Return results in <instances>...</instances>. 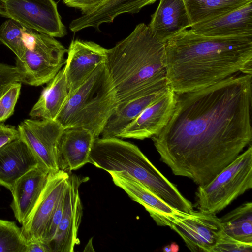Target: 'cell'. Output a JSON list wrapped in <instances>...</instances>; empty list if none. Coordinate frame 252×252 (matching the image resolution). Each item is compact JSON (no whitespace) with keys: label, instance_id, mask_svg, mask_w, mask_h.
<instances>
[{"label":"cell","instance_id":"cell-11","mask_svg":"<svg viewBox=\"0 0 252 252\" xmlns=\"http://www.w3.org/2000/svg\"><path fill=\"white\" fill-rule=\"evenodd\" d=\"M170 228L194 252H213L223 231L220 218L216 214L200 210H194Z\"/></svg>","mask_w":252,"mask_h":252},{"label":"cell","instance_id":"cell-10","mask_svg":"<svg viewBox=\"0 0 252 252\" xmlns=\"http://www.w3.org/2000/svg\"><path fill=\"white\" fill-rule=\"evenodd\" d=\"M68 178L69 173L62 170L49 174L40 196L22 224V232L26 241H42L48 222L66 190Z\"/></svg>","mask_w":252,"mask_h":252},{"label":"cell","instance_id":"cell-7","mask_svg":"<svg viewBox=\"0 0 252 252\" xmlns=\"http://www.w3.org/2000/svg\"><path fill=\"white\" fill-rule=\"evenodd\" d=\"M35 40L20 58L16 66L22 77V83L38 86L52 79L65 64L67 50L54 37L34 32Z\"/></svg>","mask_w":252,"mask_h":252},{"label":"cell","instance_id":"cell-32","mask_svg":"<svg viewBox=\"0 0 252 252\" xmlns=\"http://www.w3.org/2000/svg\"><path fill=\"white\" fill-rule=\"evenodd\" d=\"M67 6L80 9L82 14L94 9L106 0H63Z\"/></svg>","mask_w":252,"mask_h":252},{"label":"cell","instance_id":"cell-31","mask_svg":"<svg viewBox=\"0 0 252 252\" xmlns=\"http://www.w3.org/2000/svg\"><path fill=\"white\" fill-rule=\"evenodd\" d=\"M22 83V77L17 66L0 63V97L13 83Z\"/></svg>","mask_w":252,"mask_h":252},{"label":"cell","instance_id":"cell-30","mask_svg":"<svg viewBox=\"0 0 252 252\" xmlns=\"http://www.w3.org/2000/svg\"><path fill=\"white\" fill-rule=\"evenodd\" d=\"M65 192L50 218L43 235L41 241L47 244L54 238L62 218L65 206Z\"/></svg>","mask_w":252,"mask_h":252},{"label":"cell","instance_id":"cell-18","mask_svg":"<svg viewBox=\"0 0 252 252\" xmlns=\"http://www.w3.org/2000/svg\"><path fill=\"white\" fill-rule=\"evenodd\" d=\"M95 139L89 130L83 128L64 129L59 143V170L69 173L89 163Z\"/></svg>","mask_w":252,"mask_h":252},{"label":"cell","instance_id":"cell-8","mask_svg":"<svg viewBox=\"0 0 252 252\" xmlns=\"http://www.w3.org/2000/svg\"><path fill=\"white\" fill-rule=\"evenodd\" d=\"M0 16L54 37L67 34L53 0H0Z\"/></svg>","mask_w":252,"mask_h":252},{"label":"cell","instance_id":"cell-19","mask_svg":"<svg viewBox=\"0 0 252 252\" xmlns=\"http://www.w3.org/2000/svg\"><path fill=\"white\" fill-rule=\"evenodd\" d=\"M196 34L217 37L252 35V2L219 17L193 25Z\"/></svg>","mask_w":252,"mask_h":252},{"label":"cell","instance_id":"cell-1","mask_svg":"<svg viewBox=\"0 0 252 252\" xmlns=\"http://www.w3.org/2000/svg\"><path fill=\"white\" fill-rule=\"evenodd\" d=\"M252 86V75L239 73L176 94L171 118L151 137L175 175L204 185L251 145Z\"/></svg>","mask_w":252,"mask_h":252},{"label":"cell","instance_id":"cell-16","mask_svg":"<svg viewBox=\"0 0 252 252\" xmlns=\"http://www.w3.org/2000/svg\"><path fill=\"white\" fill-rule=\"evenodd\" d=\"M49 174L38 165L21 177L14 184L11 191L13 199L10 207L15 218L21 224L40 196Z\"/></svg>","mask_w":252,"mask_h":252},{"label":"cell","instance_id":"cell-3","mask_svg":"<svg viewBox=\"0 0 252 252\" xmlns=\"http://www.w3.org/2000/svg\"><path fill=\"white\" fill-rule=\"evenodd\" d=\"M105 64L118 104L170 88L166 78L165 43L157 38L144 23L108 49Z\"/></svg>","mask_w":252,"mask_h":252},{"label":"cell","instance_id":"cell-14","mask_svg":"<svg viewBox=\"0 0 252 252\" xmlns=\"http://www.w3.org/2000/svg\"><path fill=\"white\" fill-rule=\"evenodd\" d=\"M107 52V49L93 41L75 39L71 42L64 67L68 98L105 63Z\"/></svg>","mask_w":252,"mask_h":252},{"label":"cell","instance_id":"cell-21","mask_svg":"<svg viewBox=\"0 0 252 252\" xmlns=\"http://www.w3.org/2000/svg\"><path fill=\"white\" fill-rule=\"evenodd\" d=\"M170 89L155 91L118 104L103 127L100 135L101 138L118 137L146 108Z\"/></svg>","mask_w":252,"mask_h":252},{"label":"cell","instance_id":"cell-12","mask_svg":"<svg viewBox=\"0 0 252 252\" xmlns=\"http://www.w3.org/2000/svg\"><path fill=\"white\" fill-rule=\"evenodd\" d=\"M114 183L122 189L133 201L142 205L157 224L171 227L189 213L169 205L126 172L109 171Z\"/></svg>","mask_w":252,"mask_h":252},{"label":"cell","instance_id":"cell-13","mask_svg":"<svg viewBox=\"0 0 252 252\" xmlns=\"http://www.w3.org/2000/svg\"><path fill=\"white\" fill-rule=\"evenodd\" d=\"M86 178L69 173L63 213L54 238L48 244L51 252H73L79 243L78 231L83 214L79 189Z\"/></svg>","mask_w":252,"mask_h":252},{"label":"cell","instance_id":"cell-6","mask_svg":"<svg viewBox=\"0 0 252 252\" xmlns=\"http://www.w3.org/2000/svg\"><path fill=\"white\" fill-rule=\"evenodd\" d=\"M252 188V146L196 192L199 210L217 214Z\"/></svg>","mask_w":252,"mask_h":252},{"label":"cell","instance_id":"cell-15","mask_svg":"<svg viewBox=\"0 0 252 252\" xmlns=\"http://www.w3.org/2000/svg\"><path fill=\"white\" fill-rule=\"evenodd\" d=\"M176 102V94L170 89L146 108L117 138L144 140L158 134L171 118Z\"/></svg>","mask_w":252,"mask_h":252},{"label":"cell","instance_id":"cell-20","mask_svg":"<svg viewBox=\"0 0 252 252\" xmlns=\"http://www.w3.org/2000/svg\"><path fill=\"white\" fill-rule=\"evenodd\" d=\"M148 26L157 38L166 43L191 25L183 0H159Z\"/></svg>","mask_w":252,"mask_h":252},{"label":"cell","instance_id":"cell-22","mask_svg":"<svg viewBox=\"0 0 252 252\" xmlns=\"http://www.w3.org/2000/svg\"><path fill=\"white\" fill-rule=\"evenodd\" d=\"M64 67L51 79L30 112L32 119L55 120L68 98Z\"/></svg>","mask_w":252,"mask_h":252},{"label":"cell","instance_id":"cell-23","mask_svg":"<svg viewBox=\"0 0 252 252\" xmlns=\"http://www.w3.org/2000/svg\"><path fill=\"white\" fill-rule=\"evenodd\" d=\"M157 0H106L91 12L83 15V20L89 27L98 29L104 23H111L124 13L139 12L146 6Z\"/></svg>","mask_w":252,"mask_h":252},{"label":"cell","instance_id":"cell-4","mask_svg":"<svg viewBox=\"0 0 252 252\" xmlns=\"http://www.w3.org/2000/svg\"><path fill=\"white\" fill-rule=\"evenodd\" d=\"M89 163L108 172H126L171 206L186 213L194 211L192 204L130 142L117 137L95 138Z\"/></svg>","mask_w":252,"mask_h":252},{"label":"cell","instance_id":"cell-2","mask_svg":"<svg viewBox=\"0 0 252 252\" xmlns=\"http://www.w3.org/2000/svg\"><path fill=\"white\" fill-rule=\"evenodd\" d=\"M166 78L176 94L239 73L252 75V35L208 36L186 29L165 43Z\"/></svg>","mask_w":252,"mask_h":252},{"label":"cell","instance_id":"cell-33","mask_svg":"<svg viewBox=\"0 0 252 252\" xmlns=\"http://www.w3.org/2000/svg\"><path fill=\"white\" fill-rule=\"evenodd\" d=\"M19 138L18 129L14 126L0 123V149L7 144Z\"/></svg>","mask_w":252,"mask_h":252},{"label":"cell","instance_id":"cell-28","mask_svg":"<svg viewBox=\"0 0 252 252\" xmlns=\"http://www.w3.org/2000/svg\"><path fill=\"white\" fill-rule=\"evenodd\" d=\"M21 88V82L14 83L0 97V122L5 121L13 114Z\"/></svg>","mask_w":252,"mask_h":252},{"label":"cell","instance_id":"cell-29","mask_svg":"<svg viewBox=\"0 0 252 252\" xmlns=\"http://www.w3.org/2000/svg\"><path fill=\"white\" fill-rule=\"evenodd\" d=\"M252 251V244L238 241L227 235L223 230L213 252H251Z\"/></svg>","mask_w":252,"mask_h":252},{"label":"cell","instance_id":"cell-9","mask_svg":"<svg viewBox=\"0 0 252 252\" xmlns=\"http://www.w3.org/2000/svg\"><path fill=\"white\" fill-rule=\"evenodd\" d=\"M17 129L40 166L50 173L59 170V143L64 129L56 121L25 119Z\"/></svg>","mask_w":252,"mask_h":252},{"label":"cell","instance_id":"cell-25","mask_svg":"<svg viewBox=\"0 0 252 252\" xmlns=\"http://www.w3.org/2000/svg\"><path fill=\"white\" fill-rule=\"evenodd\" d=\"M224 231L242 242L252 244V203L248 202L220 218Z\"/></svg>","mask_w":252,"mask_h":252},{"label":"cell","instance_id":"cell-26","mask_svg":"<svg viewBox=\"0 0 252 252\" xmlns=\"http://www.w3.org/2000/svg\"><path fill=\"white\" fill-rule=\"evenodd\" d=\"M26 239L14 221L0 219V252H25Z\"/></svg>","mask_w":252,"mask_h":252},{"label":"cell","instance_id":"cell-24","mask_svg":"<svg viewBox=\"0 0 252 252\" xmlns=\"http://www.w3.org/2000/svg\"><path fill=\"white\" fill-rule=\"evenodd\" d=\"M183 1L191 26L222 16L252 2V0H183Z\"/></svg>","mask_w":252,"mask_h":252},{"label":"cell","instance_id":"cell-5","mask_svg":"<svg viewBox=\"0 0 252 252\" xmlns=\"http://www.w3.org/2000/svg\"><path fill=\"white\" fill-rule=\"evenodd\" d=\"M117 105L111 79L103 63L68 98L55 121L64 129L83 128L97 138Z\"/></svg>","mask_w":252,"mask_h":252},{"label":"cell","instance_id":"cell-34","mask_svg":"<svg viewBox=\"0 0 252 252\" xmlns=\"http://www.w3.org/2000/svg\"><path fill=\"white\" fill-rule=\"evenodd\" d=\"M25 252H51L49 245L39 240L26 241Z\"/></svg>","mask_w":252,"mask_h":252},{"label":"cell","instance_id":"cell-27","mask_svg":"<svg viewBox=\"0 0 252 252\" xmlns=\"http://www.w3.org/2000/svg\"><path fill=\"white\" fill-rule=\"evenodd\" d=\"M22 27L17 22L10 19L0 26V42L9 48L15 54L16 58H20L25 49Z\"/></svg>","mask_w":252,"mask_h":252},{"label":"cell","instance_id":"cell-17","mask_svg":"<svg viewBox=\"0 0 252 252\" xmlns=\"http://www.w3.org/2000/svg\"><path fill=\"white\" fill-rule=\"evenodd\" d=\"M39 165L26 144L20 138L0 149V185L11 191L15 182Z\"/></svg>","mask_w":252,"mask_h":252},{"label":"cell","instance_id":"cell-35","mask_svg":"<svg viewBox=\"0 0 252 252\" xmlns=\"http://www.w3.org/2000/svg\"><path fill=\"white\" fill-rule=\"evenodd\" d=\"M172 245L171 246H167L163 248L164 252H173Z\"/></svg>","mask_w":252,"mask_h":252}]
</instances>
